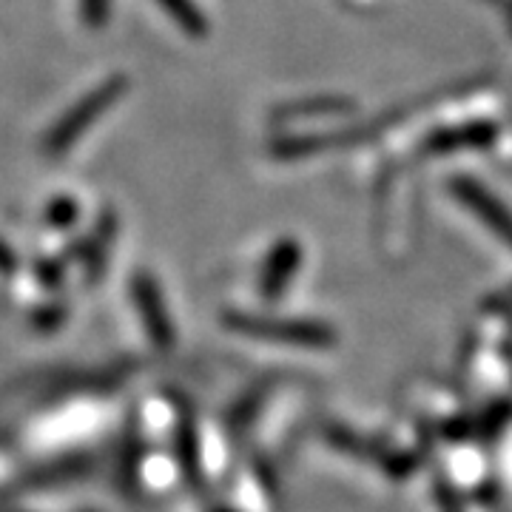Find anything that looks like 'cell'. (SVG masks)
Wrapping results in <instances>:
<instances>
[{
  "mask_svg": "<svg viewBox=\"0 0 512 512\" xmlns=\"http://www.w3.org/2000/svg\"><path fill=\"white\" fill-rule=\"evenodd\" d=\"M111 0H80V15L89 29H103L109 23Z\"/></svg>",
  "mask_w": 512,
  "mask_h": 512,
  "instance_id": "30bf717a",
  "label": "cell"
},
{
  "mask_svg": "<svg viewBox=\"0 0 512 512\" xmlns=\"http://www.w3.org/2000/svg\"><path fill=\"white\" fill-rule=\"evenodd\" d=\"M63 276H66V259H40L37 262V279L49 291H55V288L63 285Z\"/></svg>",
  "mask_w": 512,
  "mask_h": 512,
  "instance_id": "7c38bea8",
  "label": "cell"
},
{
  "mask_svg": "<svg viewBox=\"0 0 512 512\" xmlns=\"http://www.w3.org/2000/svg\"><path fill=\"white\" fill-rule=\"evenodd\" d=\"M131 299H134V308H137V316L146 328V336L151 339V345L157 350L174 348L177 342V333H174V322L165 311V299L160 293V285L157 279L146 271L134 274L131 279Z\"/></svg>",
  "mask_w": 512,
  "mask_h": 512,
  "instance_id": "3957f363",
  "label": "cell"
},
{
  "mask_svg": "<svg viewBox=\"0 0 512 512\" xmlns=\"http://www.w3.org/2000/svg\"><path fill=\"white\" fill-rule=\"evenodd\" d=\"M453 194H456L458 202H464L478 220L484 222L495 237L501 242H507L512 248V211L498 200L495 194H490L484 185H478L476 180H467V177H458L450 183Z\"/></svg>",
  "mask_w": 512,
  "mask_h": 512,
  "instance_id": "277c9868",
  "label": "cell"
},
{
  "mask_svg": "<svg viewBox=\"0 0 512 512\" xmlns=\"http://www.w3.org/2000/svg\"><path fill=\"white\" fill-rule=\"evenodd\" d=\"M299 262H302V248L299 242L293 239H279L271 254L265 259L262 271H259V296L274 302L282 293L288 291L291 279L299 271Z\"/></svg>",
  "mask_w": 512,
  "mask_h": 512,
  "instance_id": "8992f818",
  "label": "cell"
},
{
  "mask_svg": "<svg viewBox=\"0 0 512 512\" xmlns=\"http://www.w3.org/2000/svg\"><path fill=\"white\" fill-rule=\"evenodd\" d=\"M20 262L18 254H15V248H9L3 239H0V276H12L18 274Z\"/></svg>",
  "mask_w": 512,
  "mask_h": 512,
  "instance_id": "4fadbf2b",
  "label": "cell"
},
{
  "mask_svg": "<svg viewBox=\"0 0 512 512\" xmlns=\"http://www.w3.org/2000/svg\"><path fill=\"white\" fill-rule=\"evenodd\" d=\"M498 128L490 123H478V126L458 128V131H441L436 137H430L427 143V154H444V151H461V148H481L493 143Z\"/></svg>",
  "mask_w": 512,
  "mask_h": 512,
  "instance_id": "52a82bcc",
  "label": "cell"
},
{
  "mask_svg": "<svg viewBox=\"0 0 512 512\" xmlns=\"http://www.w3.org/2000/svg\"><path fill=\"white\" fill-rule=\"evenodd\" d=\"M126 92V74H111L103 83H97L92 92L83 94L72 109L63 111V117L57 120L55 126L49 128V134L43 137V154L46 157H63V154H69L74 143L92 128L94 120L100 114H106Z\"/></svg>",
  "mask_w": 512,
  "mask_h": 512,
  "instance_id": "6da1fadb",
  "label": "cell"
},
{
  "mask_svg": "<svg viewBox=\"0 0 512 512\" xmlns=\"http://www.w3.org/2000/svg\"><path fill=\"white\" fill-rule=\"evenodd\" d=\"M80 217V205L72 197H55V200L46 205V222H49V228H57V231H66V228H72L74 222Z\"/></svg>",
  "mask_w": 512,
  "mask_h": 512,
  "instance_id": "9c48e42d",
  "label": "cell"
},
{
  "mask_svg": "<svg viewBox=\"0 0 512 512\" xmlns=\"http://www.w3.org/2000/svg\"><path fill=\"white\" fill-rule=\"evenodd\" d=\"M66 305L63 302H52V305H43V308H37L35 316H32V325L37 330H57L63 325V319H66Z\"/></svg>",
  "mask_w": 512,
  "mask_h": 512,
  "instance_id": "8fae6325",
  "label": "cell"
},
{
  "mask_svg": "<svg viewBox=\"0 0 512 512\" xmlns=\"http://www.w3.org/2000/svg\"><path fill=\"white\" fill-rule=\"evenodd\" d=\"M114 237H117V211L106 205V208L97 214V222H94L92 231L86 234V239H83L80 245H74L72 251V254L83 262V268H86V282H89V285H94L100 276L106 274Z\"/></svg>",
  "mask_w": 512,
  "mask_h": 512,
  "instance_id": "5b68a950",
  "label": "cell"
},
{
  "mask_svg": "<svg viewBox=\"0 0 512 512\" xmlns=\"http://www.w3.org/2000/svg\"><path fill=\"white\" fill-rule=\"evenodd\" d=\"M160 6L165 9V15L174 20L185 35L202 40L208 35V20L200 12V6L194 0H160Z\"/></svg>",
  "mask_w": 512,
  "mask_h": 512,
  "instance_id": "ba28073f",
  "label": "cell"
},
{
  "mask_svg": "<svg viewBox=\"0 0 512 512\" xmlns=\"http://www.w3.org/2000/svg\"><path fill=\"white\" fill-rule=\"evenodd\" d=\"M225 325L265 342L299 345V348H328L336 342V333L322 322H302V319H271V316H248V313H225Z\"/></svg>",
  "mask_w": 512,
  "mask_h": 512,
  "instance_id": "7a4b0ae2",
  "label": "cell"
}]
</instances>
